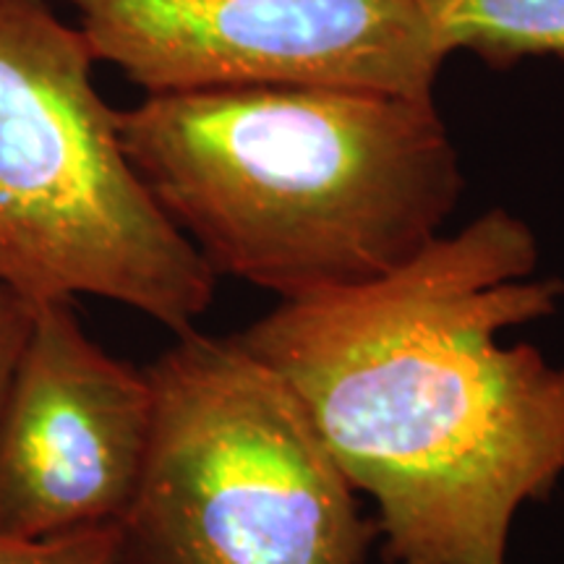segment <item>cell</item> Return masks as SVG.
I'll return each mask as SVG.
<instances>
[{"instance_id": "6da1fadb", "label": "cell", "mask_w": 564, "mask_h": 564, "mask_svg": "<svg viewBox=\"0 0 564 564\" xmlns=\"http://www.w3.org/2000/svg\"><path fill=\"white\" fill-rule=\"evenodd\" d=\"M489 209L348 291L280 301L238 333L352 489L387 564H507L514 518L564 476V364L507 329L549 319L562 278Z\"/></svg>"}, {"instance_id": "7a4b0ae2", "label": "cell", "mask_w": 564, "mask_h": 564, "mask_svg": "<svg viewBox=\"0 0 564 564\" xmlns=\"http://www.w3.org/2000/svg\"><path fill=\"white\" fill-rule=\"evenodd\" d=\"M133 171L215 278L280 301L369 285L442 236L463 173L434 100L225 87L118 110Z\"/></svg>"}, {"instance_id": "3957f363", "label": "cell", "mask_w": 564, "mask_h": 564, "mask_svg": "<svg viewBox=\"0 0 564 564\" xmlns=\"http://www.w3.org/2000/svg\"><path fill=\"white\" fill-rule=\"evenodd\" d=\"M95 63L47 0H0V285L116 301L181 335L217 278L133 171Z\"/></svg>"}, {"instance_id": "277c9868", "label": "cell", "mask_w": 564, "mask_h": 564, "mask_svg": "<svg viewBox=\"0 0 564 564\" xmlns=\"http://www.w3.org/2000/svg\"><path fill=\"white\" fill-rule=\"evenodd\" d=\"M144 371L152 442L118 564H366L361 494L238 335L186 329Z\"/></svg>"}, {"instance_id": "5b68a950", "label": "cell", "mask_w": 564, "mask_h": 564, "mask_svg": "<svg viewBox=\"0 0 564 564\" xmlns=\"http://www.w3.org/2000/svg\"><path fill=\"white\" fill-rule=\"evenodd\" d=\"M91 58L147 95L348 87L434 100L447 51L415 0H70Z\"/></svg>"}, {"instance_id": "8992f818", "label": "cell", "mask_w": 564, "mask_h": 564, "mask_svg": "<svg viewBox=\"0 0 564 564\" xmlns=\"http://www.w3.org/2000/svg\"><path fill=\"white\" fill-rule=\"evenodd\" d=\"M152 423L147 371L91 340L70 301L37 303L0 411V535L116 525L144 474Z\"/></svg>"}, {"instance_id": "52a82bcc", "label": "cell", "mask_w": 564, "mask_h": 564, "mask_svg": "<svg viewBox=\"0 0 564 564\" xmlns=\"http://www.w3.org/2000/svg\"><path fill=\"white\" fill-rule=\"evenodd\" d=\"M434 37L453 55L468 51L494 68L523 58L564 61V0H415Z\"/></svg>"}, {"instance_id": "ba28073f", "label": "cell", "mask_w": 564, "mask_h": 564, "mask_svg": "<svg viewBox=\"0 0 564 564\" xmlns=\"http://www.w3.org/2000/svg\"><path fill=\"white\" fill-rule=\"evenodd\" d=\"M0 564H118V523L47 539H3Z\"/></svg>"}, {"instance_id": "9c48e42d", "label": "cell", "mask_w": 564, "mask_h": 564, "mask_svg": "<svg viewBox=\"0 0 564 564\" xmlns=\"http://www.w3.org/2000/svg\"><path fill=\"white\" fill-rule=\"evenodd\" d=\"M34 308L37 303L21 299L11 288L0 285V411H3L6 394L11 390L21 352L30 340Z\"/></svg>"}]
</instances>
